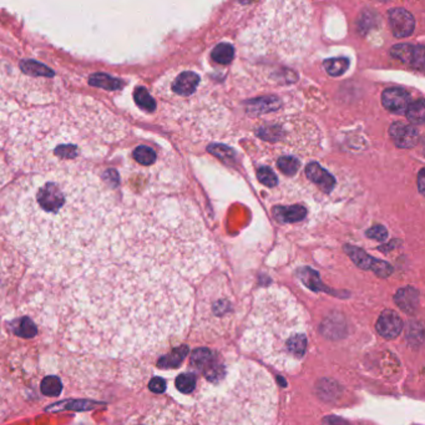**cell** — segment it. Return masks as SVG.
<instances>
[{"label":"cell","mask_w":425,"mask_h":425,"mask_svg":"<svg viewBox=\"0 0 425 425\" xmlns=\"http://www.w3.org/2000/svg\"><path fill=\"white\" fill-rule=\"evenodd\" d=\"M217 258L202 217L187 200L163 198L121 211L61 296V333L73 350L104 358L161 350L187 332L195 285Z\"/></svg>","instance_id":"6da1fadb"},{"label":"cell","mask_w":425,"mask_h":425,"mask_svg":"<svg viewBox=\"0 0 425 425\" xmlns=\"http://www.w3.org/2000/svg\"><path fill=\"white\" fill-rule=\"evenodd\" d=\"M121 215L96 176L54 170L29 176L6 195L1 228L34 274L66 291Z\"/></svg>","instance_id":"7a4b0ae2"},{"label":"cell","mask_w":425,"mask_h":425,"mask_svg":"<svg viewBox=\"0 0 425 425\" xmlns=\"http://www.w3.org/2000/svg\"><path fill=\"white\" fill-rule=\"evenodd\" d=\"M190 366L196 383L171 404L167 425H274L277 388L260 364L200 347L191 353Z\"/></svg>","instance_id":"3957f363"},{"label":"cell","mask_w":425,"mask_h":425,"mask_svg":"<svg viewBox=\"0 0 425 425\" xmlns=\"http://www.w3.org/2000/svg\"><path fill=\"white\" fill-rule=\"evenodd\" d=\"M87 100L14 117L8 140L14 163L25 171L47 172L63 170V163L69 167L71 161L84 156H103L120 139L123 124L104 106Z\"/></svg>","instance_id":"277c9868"},{"label":"cell","mask_w":425,"mask_h":425,"mask_svg":"<svg viewBox=\"0 0 425 425\" xmlns=\"http://www.w3.org/2000/svg\"><path fill=\"white\" fill-rule=\"evenodd\" d=\"M308 342L307 313L291 292L267 287L256 292L241 334L242 350L282 372L296 371Z\"/></svg>","instance_id":"5b68a950"},{"label":"cell","mask_w":425,"mask_h":425,"mask_svg":"<svg viewBox=\"0 0 425 425\" xmlns=\"http://www.w3.org/2000/svg\"><path fill=\"white\" fill-rule=\"evenodd\" d=\"M195 332L209 339L226 336L236 317V302L228 281L211 278L195 301Z\"/></svg>","instance_id":"8992f818"},{"label":"cell","mask_w":425,"mask_h":425,"mask_svg":"<svg viewBox=\"0 0 425 425\" xmlns=\"http://www.w3.org/2000/svg\"><path fill=\"white\" fill-rule=\"evenodd\" d=\"M389 23L393 34L396 38H407L412 36L415 28L413 15L402 8L390 9Z\"/></svg>","instance_id":"52a82bcc"},{"label":"cell","mask_w":425,"mask_h":425,"mask_svg":"<svg viewBox=\"0 0 425 425\" xmlns=\"http://www.w3.org/2000/svg\"><path fill=\"white\" fill-rule=\"evenodd\" d=\"M377 332L385 339H394L398 337L403 329V320L394 311H383L377 320Z\"/></svg>","instance_id":"ba28073f"},{"label":"cell","mask_w":425,"mask_h":425,"mask_svg":"<svg viewBox=\"0 0 425 425\" xmlns=\"http://www.w3.org/2000/svg\"><path fill=\"white\" fill-rule=\"evenodd\" d=\"M382 103L387 110L396 114H405L410 103V95L402 89H387L382 94Z\"/></svg>","instance_id":"9c48e42d"},{"label":"cell","mask_w":425,"mask_h":425,"mask_svg":"<svg viewBox=\"0 0 425 425\" xmlns=\"http://www.w3.org/2000/svg\"><path fill=\"white\" fill-rule=\"evenodd\" d=\"M389 134L394 144L403 149L414 147L419 141L418 131L413 126L404 123L393 124L390 126Z\"/></svg>","instance_id":"30bf717a"},{"label":"cell","mask_w":425,"mask_h":425,"mask_svg":"<svg viewBox=\"0 0 425 425\" xmlns=\"http://www.w3.org/2000/svg\"><path fill=\"white\" fill-rule=\"evenodd\" d=\"M392 55L401 59L403 63L410 64L419 70H423V68H424V49L422 45L414 47L408 44H401V45L392 47Z\"/></svg>","instance_id":"8fae6325"},{"label":"cell","mask_w":425,"mask_h":425,"mask_svg":"<svg viewBox=\"0 0 425 425\" xmlns=\"http://www.w3.org/2000/svg\"><path fill=\"white\" fill-rule=\"evenodd\" d=\"M306 176L326 193H331L336 185L334 177L317 163H309L306 167Z\"/></svg>","instance_id":"7c38bea8"},{"label":"cell","mask_w":425,"mask_h":425,"mask_svg":"<svg viewBox=\"0 0 425 425\" xmlns=\"http://www.w3.org/2000/svg\"><path fill=\"white\" fill-rule=\"evenodd\" d=\"M198 82H200V77L196 73L184 71L176 77L175 82H172V90H174V93L181 95V96H188L196 91Z\"/></svg>","instance_id":"4fadbf2b"},{"label":"cell","mask_w":425,"mask_h":425,"mask_svg":"<svg viewBox=\"0 0 425 425\" xmlns=\"http://www.w3.org/2000/svg\"><path fill=\"white\" fill-rule=\"evenodd\" d=\"M394 301L404 312L414 313L418 309V304H419V293L412 287L403 288L401 291H398Z\"/></svg>","instance_id":"5bb4252c"},{"label":"cell","mask_w":425,"mask_h":425,"mask_svg":"<svg viewBox=\"0 0 425 425\" xmlns=\"http://www.w3.org/2000/svg\"><path fill=\"white\" fill-rule=\"evenodd\" d=\"M276 217L285 222L301 221L306 217V210L301 206L276 209Z\"/></svg>","instance_id":"9a60e30c"},{"label":"cell","mask_w":425,"mask_h":425,"mask_svg":"<svg viewBox=\"0 0 425 425\" xmlns=\"http://www.w3.org/2000/svg\"><path fill=\"white\" fill-rule=\"evenodd\" d=\"M212 59L218 64L226 65L234 58V49L228 43H221L212 50Z\"/></svg>","instance_id":"2e32d148"},{"label":"cell","mask_w":425,"mask_h":425,"mask_svg":"<svg viewBox=\"0 0 425 425\" xmlns=\"http://www.w3.org/2000/svg\"><path fill=\"white\" fill-rule=\"evenodd\" d=\"M323 65L329 75L341 76L348 70L350 60L345 58L328 59Z\"/></svg>","instance_id":"e0dca14e"},{"label":"cell","mask_w":425,"mask_h":425,"mask_svg":"<svg viewBox=\"0 0 425 425\" xmlns=\"http://www.w3.org/2000/svg\"><path fill=\"white\" fill-rule=\"evenodd\" d=\"M90 84L98 88L106 89V90H117L123 87V82L117 79H112L110 76L104 74H95L90 77Z\"/></svg>","instance_id":"ac0fdd59"},{"label":"cell","mask_w":425,"mask_h":425,"mask_svg":"<svg viewBox=\"0 0 425 425\" xmlns=\"http://www.w3.org/2000/svg\"><path fill=\"white\" fill-rule=\"evenodd\" d=\"M133 158L142 166H150L156 161V152L149 146H139L133 152Z\"/></svg>","instance_id":"d6986e66"},{"label":"cell","mask_w":425,"mask_h":425,"mask_svg":"<svg viewBox=\"0 0 425 425\" xmlns=\"http://www.w3.org/2000/svg\"><path fill=\"white\" fill-rule=\"evenodd\" d=\"M135 103L146 111H154L156 109V103L145 88H137L134 93Z\"/></svg>","instance_id":"ffe728a7"},{"label":"cell","mask_w":425,"mask_h":425,"mask_svg":"<svg viewBox=\"0 0 425 425\" xmlns=\"http://www.w3.org/2000/svg\"><path fill=\"white\" fill-rule=\"evenodd\" d=\"M408 120L413 124L424 123L425 117V106L424 100L420 99L415 101L413 104H410L408 107L407 112Z\"/></svg>","instance_id":"44dd1931"},{"label":"cell","mask_w":425,"mask_h":425,"mask_svg":"<svg viewBox=\"0 0 425 425\" xmlns=\"http://www.w3.org/2000/svg\"><path fill=\"white\" fill-rule=\"evenodd\" d=\"M63 385L58 377H47L41 382L40 390L44 396H58L61 393Z\"/></svg>","instance_id":"7402d4cb"},{"label":"cell","mask_w":425,"mask_h":425,"mask_svg":"<svg viewBox=\"0 0 425 425\" xmlns=\"http://www.w3.org/2000/svg\"><path fill=\"white\" fill-rule=\"evenodd\" d=\"M277 166L278 169L285 174V175L293 176L297 172L301 163L299 160L294 158H282L277 161Z\"/></svg>","instance_id":"603a6c76"},{"label":"cell","mask_w":425,"mask_h":425,"mask_svg":"<svg viewBox=\"0 0 425 425\" xmlns=\"http://www.w3.org/2000/svg\"><path fill=\"white\" fill-rule=\"evenodd\" d=\"M22 68L25 73H28L30 75H53V71L47 69V66H44V65L38 64L36 61H23Z\"/></svg>","instance_id":"cb8c5ba5"},{"label":"cell","mask_w":425,"mask_h":425,"mask_svg":"<svg viewBox=\"0 0 425 425\" xmlns=\"http://www.w3.org/2000/svg\"><path fill=\"white\" fill-rule=\"evenodd\" d=\"M257 177L263 185L267 187H274L277 185V176L274 171L268 167L257 170Z\"/></svg>","instance_id":"d4e9b609"},{"label":"cell","mask_w":425,"mask_h":425,"mask_svg":"<svg viewBox=\"0 0 425 425\" xmlns=\"http://www.w3.org/2000/svg\"><path fill=\"white\" fill-rule=\"evenodd\" d=\"M352 252H350V257L353 258V261H355L358 266H361L363 268H369L371 267V263H374L375 261L371 258V257L368 256L367 253H364V252H361V250H358V248H352Z\"/></svg>","instance_id":"484cf974"},{"label":"cell","mask_w":425,"mask_h":425,"mask_svg":"<svg viewBox=\"0 0 425 425\" xmlns=\"http://www.w3.org/2000/svg\"><path fill=\"white\" fill-rule=\"evenodd\" d=\"M149 389L151 390L155 394H163L167 389V382L161 377H155L149 383Z\"/></svg>","instance_id":"4316f807"},{"label":"cell","mask_w":425,"mask_h":425,"mask_svg":"<svg viewBox=\"0 0 425 425\" xmlns=\"http://www.w3.org/2000/svg\"><path fill=\"white\" fill-rule=\"evenodd\" d=\"M368 237H371V239H379V241H383V239H387V230H385L383 226H375V228H372L367 232Z\"/></svg>","instance_id":"83f0119b"},{"label":"cell","mask_w":425,"mask_h":425,"mask_svg":"<svg viewBox=\"0 0 425 425\" xmlns=\"http://www.w3.org/2000/svg\"><path fill=\"white\" fill-rule=\"evenodd\" d=\"M322 423H323V425H352L350 422H347L341 417H334V415L326 417Z\"/></svg>","instance_id":"f1b7e54d"},{"label":"cell","mask_w":425,"mask_h":425,"mask_svg":"<svg viewBox=\"0 0 425 425\" xmlns=\"http://www.w3.org/2000/svg\"><path fill=\"white\" fill-rule=\"evenodd\" d=\"M423 172H424V171H423V170H420V172H419V176H418V177H419V179H418V184H419V191L420 193H424V186H423V182H424V179H423Z\"/></svg>","instance_id":"f546056e"}]
</instances>
